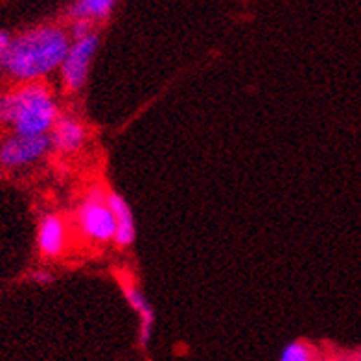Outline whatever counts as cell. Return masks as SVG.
<instances>
[{"instance_id": "obj_1", "label": "cell", "mask_w": 361, "mask_h": 361, "mask_svg": "<svg viewBox=\"0 0 361 361\" xmlns=\"http://www.w3.org/2000/svg\"><path fill=\"white\" fill-rule=\"evenodd\" d=\"M71 46V37L57 24L36 26L10 39L0 55V66L24 83H37L54 71H59Z\"/></svg>"}, {"instance_id": "obj_2", "label": "cell", "mask_w": 361, "mask_h": 361, "mask_svg": "<svg viewBox=\"0 0 361 361\" xmlns=\"http://www.w3.org/2000/svg\"><path fill=\"white\" fill-rule=\"evenodd\" d=\"M59 116L52 90L39 81L0 96V122L13 126L17 135H48Z\"/></svg>"}, {"instance_id": "obj_3", "label": "cell", "mask_w": 361, "mask_h": 361, "mask_svg": "<svg viewBox=\"0 0 361 361\" xmlns=\"http://www.w3.org/2000/svg\"><path fill=\"white\" fill-rule=\"evenodd\" d=\"M76 223L81 236L92 243H109L115 240V218L107 201V192L90 188L78 205Z\"/></svg>"}, {"instance_id": "obj_4", "label": "cell", "mask_w": 361, "mask_h": 361, "mask_svg": "<svg viewBox=\"0 0 361 361\" xmlns=\"http://www.w3.org/2000/svg\"><path fill=\"white\" fill-rule=\"evenodd\" d=\"M98 46H100L98 34H92L85 39L71 41L65 59L59 66L61 80H63V85L66 90L76 92L85 85L87 78H89L90 63L94 59Z\"/></svg>"}, {"instance_id": "obj_5", "label": "cell", "mask_w": 361, "mask_h": 361, "mask_svg": "<svg viewBox=\"0 0 361 361\" xmlns=\"http://www.w3.org/2000/svg\"><path fill=\"white\" fill-rule=\"evenodd\" d=\"M50 150V139L43 136L11 135L0 144V166L4 168H20L31 164Z\"/></svg>"}, {"instance_id": "obj_6", "label": "cell", "mask_w": 361, "mask_h": 361, "mask_svg": "<svg viewBox=\"0 0 361 361\" xmlns=\"http://www.w3.org/2000/svg\"><path fill=\"white\" fill-rule=\"evenodd\" d=\"M50 148L59 153H76L87 141V129L76 116L61 115L48 133Z\"/></svg>"}, {"instance_id": "obj_7", "label": "cell", "mask_w": 361, "mask_h": 361, "mask_svg": "<svg viewBox=\"0 0 361 361\" xmlns=\"http://www.w3.org/2000/svg\"><path fill=\"white\" fill-rule=\"evenodd\" d=\"M37 247L45 258H57L66 247V223L59 214H46L39 221Z\"/></svg>"}, {"instance_id": "obj_8", "label": "cell", "mask_w": 361, "mask_h": 361, "mask_svg": "<svg viewBox=\"0 0 361 361\" xmlns=\"http://www.w3.org/2000/svg\"><path fill=\"white\" fill-rule=\"evenodd\" d=\"M107 201H109L111 212L115 218V240L113 241L122 249L129 247L136 238L135 216H133L129 203L116 192H109Z\"/></svg>"}, {"instance_id": "obj_9", "label": "cell", "mask_w": 361, "mask_h": 361, "mask_svg": "<svg viewBox=\"0 0 361 361\" xmlns=\"http://www.w3.org/2000/svg\"><path fill=\"white\" fill-rule=\"evenodd\" d=\"M122 291H124V297L129 302V306L139 316V343H141V346H146L150 343L151 334H153V325H155V311H153V306H151L150 301L146 299L144 293L135 284L124 282L122 284Z\"/></svg>"}, {"instance_id": "obj_10", "label": "cell", "mask_w": 361, "mask_h": 361, "mask_svg": "<svg viewBox=\"0 0 361 361\" xmlns=\"http://www.w3.org/2000/svg\"><path fill=\"white\" fill-rule=\"evenodd\" d=\"M115 8V0H78L69 6L66 17L71 20H89L96 24L109 19Z\"/></svg>"}, {"instance_id": "obj_11", "label": "cell", "mask_w": 361, "mask_h": 361, "mask_svg": "<svg viewBox=\"0 0 361 361\" xmlns=\"http://www.w3.org/2000/svg\"><path fill=\"white\" fill-rule=\"evenodd\" d=\"M278 361H317L316 351L306 341L297 339V341H290L282 348Z\"/></svg>"}, {"instance_id": "obj_12", "label": "cell", "mask_w": 361, "mask_h": 361, "mask_svg": "<svg viewBox=\"0 0 361 361\" xmlns=\"http://www.w3.org/2000/svg\"><path fill=\"white\" fill-rule=\"evenodd\" d=\"M96 34L94 24L89 22V20H71V28H69V37L71 41L85 39V37Z\"/></svg>"}, {"instance_id": "obj_13", "label": "cell", "mask_w": 361, "mask_h": 361, "mask_svg": "<svg viewBox=\"0 0 361 361\" xmlns=\"http://www.w3.org/2000/svg\"><path fill=\"white\" fill-rule=\"evenodd\" d=\"M34 281L39 282V284H46V282L52 281V276L48 275V273H45V271H41V273H36V275H34Z\"/></svg>"}, {"instance_id": "obj_14", "label": "cell", "mask_w": 361, "mask_h": 361, "mask_svg": "<svg viewBox=\"0 0 361 361\" xmlns=\"http://www.w3.org/2000/svg\"><path fill=\"white\" fill-rule=\"evenodd\" d=\"M10 45V36L6 31H0V55L6 50V46Z\"/></svg>"}, {"instance_id": "obj_15", "label": "cell", "mask_w": 361, "mask_h": 361, "mask_svg": "<svg viewBox=\"0 0 361 361\" xmlns=\"http://www.w3.org/2000/svg\"><path fill=\"white\" fill-rule=\"evenodd\" d=\"M325 361H361L358 360V356H336V358H330V360H325Z\"/></svg>"}, {"instance_id": "obj_16", "label": "cell", "mask_w": 361, "mask_h": 361, "mask_svg": "<svg viewBox=\"0 0 361 361\" xmlns=\"http://www.w3.org/2000/svg\"><path fill=\"white\" fill-rule=\"evenodd\" d=\"M356 356H358V360H361V346H360V348H358Z\"/></svg>"}]
</instances>
